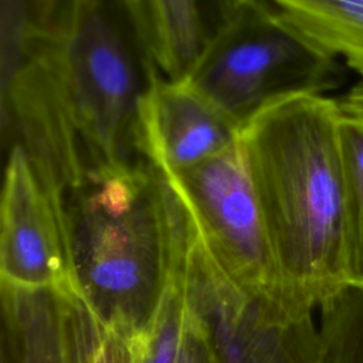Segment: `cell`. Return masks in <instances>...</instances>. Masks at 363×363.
<instances>
[{
  "label": "cell",
  "mask_w": 363,
  "mask_h": 363,
  "mask_svg": "<svg viewBox=\"0 0 363 363\" xmlns=\"http://www.w3.org/2000/svg\"><path fill=\"white\" fill-rule=\"evenodd\" d=\"M180 279L221 363H325L312 311L242 288L213 255L197 221Z\"/></svg>",
  "instance_id": "5b68a950"
},
{
  "label": "cell",
  "mask_w": 363,
  "mask_h": 363,
  "mask_svg": "<svg viewBox=\"0 0 363 363\" xmlns=\"http://www.w3.org/2000/svg\"><path fill=\"white\" fill-rule=\"evenodd\" d=\"M269 1L312 44L363 79V0Z\"/></svg>",
  "instance_id": "7c38bea8"
},
{
  "label": "cell",
  "mask_w": 363,
  "mask_h": 363,
  "mask_svg": "<svg viewBox=\"0 0 363 363\" xmlns=\"http://www.w3.org/2000/svg\"><path fill=\"white\" fill-rule=\"evenodd\" d=\"M339 62L258 0L218 21L184 77L242 126L277 99L336 86Z\"/></svg>",
  "instance_id": "277c9868"
},
{
  "label": "cell",
  "mask_w": 363,
  "mask_h": 363,
  "mask_svg": "<svg viewBox=\"0 0 363 363\" xmlns=\"http://www.w3.org/2000/svg\"><path fill=\"white\" fill-rule=\"evenodd\" d=\"M65 203L74 291L102 325L136 339L184 268L191 208L145 159L86 174Z\"/></svg>",
  "instance_id": "3957f363"
},
{
  "label": "cell",
  "mask_w": 363,
  "mask_h": 363,
  "mask_svg": "<svg viewBox=\"0 0 363 363\" xmlns=\"http://www.w3.org/2000/svg\"><path fill=\"white\" fill-rule=\"evenodd\" d=\"M339 101L342 112L347 116L363 121V79L352 86Z\"/></svg>",
  "instance_id": "2e32d148"
},
{
  "label": "cell",
  "mask_w": 363,
  "mask_h": 363,
  "mask_svg": "<svg viewBox=\"0 0 363 363\" xmlns=\"http://www.w3.org/2000/svg\"><path fill=\"white\" fill-rule=\"evenodd\" d=\"M145 72L115 0H21L6 91L18 143L65 194L133 163Z\"/></svg>",
  "instance_id": "6da1fadb"
},
{
  "label": "cell",
  "mask_w": 363,
  "mask_h": 363,
  "mask_svg": "<svg viewBox=\"0 0 363 363\" xmlns=\"http://www.w3.org/2000/svg\"><path fill=\"white\" fill-rule=\"evenodd\" d=\"M340 140L349 223V284H363V121L343 113Z\"/></svg>",
  "instance_id": "5bb4252c"
},
{
  "label": "cell",
  "mask_w": 363,
  "mask_h": 363,
  "mask_svg": "<svg viewBox=\"0 0 363 363\" xmlns=\"http://www.w3.org/2000/svg\"><path fill=\"white\" fill-rule=\"evenodd\" d=\"M258 0H214L224 21ZM132 37L143 72L184 77L208 33L197 0H115Z\"/></svg>",
  "instance_id": "30bf717a"
},
{
  "label": "cell",
  "mask_w": 363,
  "mask_h": 363,
  "mask_svg": "<svg viewBox=\"0 0 363 363\" xmlns=\"http://www.w3.org/2000/svg\"><path fill=\"white\" fill-rule=\"evenodd\" d=\"M241 126L186 77L145 74L136 118L139 157L179 174L223 153L240 140Z\"/></svg>",
  "instance_id": "ba28073f"
},
{
  "label": "cell",
  "mask_w": 363,
  "mask_h": 363,
  "mask_svg": "<svg viewBox=\"0 0 363 363\" xmlns=\"http://www.w3.org/2000/svg\"><path fill=\"white\" fill-rule=\"evenodd\" d=\"M180 277L166 292L150 326L135 339L138 363H221L208 328L187 299Z\"/></svg>",
  "instance_id": "8fae6325"
},
{
  "label": "cell",
  "mask_w": 363,
  "mask_h": 363,
  "mask_svg": "<svg viewBox=\"0 0 363 363\" xmlns=\"http://www.w3.org/2000/svg\"><path fill=\"white\" fill-rule=\"evenodd\" d=\"M164 174L191 208L204 241L224 271L250 292L285 299L240 140L193 169Z\"/></svg>",
  "instance_id": "8992f818"
},
{
  "label": "cell",
  "mask_w": 363,
  "mask_h": 363,
  "mask_svg": "<svg viewBox=\"0 0 363 363\" xmlns=\"http://www.w3.org/2000/svg\"><path fill=\"white\" fill-rule=\"evenodd\" d=\"M65 196L40 176L18 143L11 146L0 204L1 282L74 288Z\"/></svg>",
  "instance_id": "52a82bcc"
},
{
  "label": "cell",
  "mask_w": 363,
  "mask_h": 363,
  "mask_svg": "<svg viewBox=\"0 0 363 363\" xmlns=\"http://www.w3.org/2000/svg\"><path fill=\"white\" fill-rule=\"evenodd\" d=\"M89 363H138L135 339L102 325Z\"/></svg>",
  "instance_id": "9a60e30c"
},
{
  "label": "cell",
  "mask_w": 363,
  "mask_h": 363,
  "mask_svg": "<svg viewBox=\"0 0 363 363\" xmlns=\"http://www.w3.org/2000/svg\"><path fill=\"white\" fill-rule=\"evenodd\" d=\"M319 308L325 363H363V284H346Z\"/></svg>",
  "instance_id": "4fadbf2b"
},
{
  "label": "cell",
  "mask_w": 363,
  "mask_h": 363,
  "mask_svg": "<svg viewBox=\"0 0 363 363\" xmlns=\"http://www.w3.org/2000/svg\"><path fill=\"white\" fill-rule=\"evenodd\" d=\"M337 99L295 94L240 130L284 298L313 309L349 284V223Z\"/></svg>",
  "instance_id": "7a4b0ae2"
},
{
  "label": "cell",
  "mask_w": 363,
  "mask_h": 363,
  "mask_svg": "<svg viewBox=\"0 0 363 363\" xmlns=\"http://www.w3.org/2000/svg\"><path fill=\"white\" fill-rule=\"evenodd\" d=\"M101 320L71 286L1 282L0 363H89Z\"/></svg>",
  "instance_id": "9c48e42d"
}]
</instances>
